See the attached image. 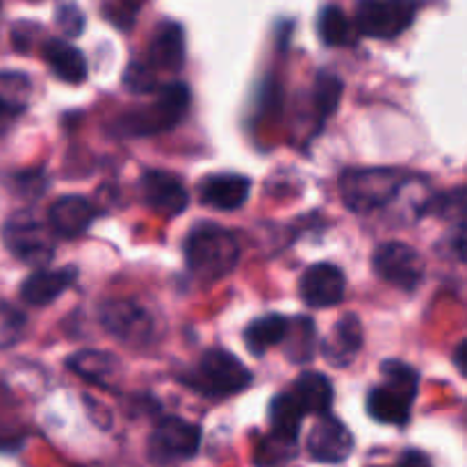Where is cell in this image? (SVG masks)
I'll use <instances>...</instances> for the list:
<instances>
[{
  "label": "cell",
  "instance_id": "1",
  "mask_svg": "<svg viewBox=\"0 0 467 467\" xmlns=\"http://www.w3.org/2000/svg\"><path fill=\"white\" fill-rule=\"evenodd\" d=\"M185 263L192 276L201 281H217L235 269L240 260V244L233 231L214 223H201L187 235Z\"/></svg>",
  "mask_w": 467,
  "mask_h": 467
},
{
  "label": "cell",
  "instance_id": "2",
  "mask_svg": "<svg viewBox=\"0 0 467 467\" xmlns=\"http://www.w3.org/2000/svg\"><path fill=\"white\" fill-rule=\"evenodd\" d=\"M381 372L386 383L369 390L368 413L381 424L404 427L410 420V409L418 395V372L401 360H386Z\"/></svg>",
  "mask_w": 467,
  "mask_h": 467
},
{
  "label": "cell",
  "instance_id": "3",
  "mask_svg": "<svg viewBox=\"0 0 467 467\" xmlns=\"http://www.w3.org/2000/svg\"><path fill=\"white\" fill-rule=\"evenodd\" d=\"M404 176L395 169H347L340 176V194L349 210L358 214L386 208L404 185Z\"/></svg>",
  "mask_w": 467,
  "mask_h": 467
},
{
  "label": "cell",
  "instance_id": "4",
  "mask_svg": "<svg viewBox=\"0 0 467 467\" xmlns=\"http://www.w3.org/2000/svg\"><path fill=\"white\" fill-rule=\"evenodd\" d=\"M190 105V91L182 82H171V85L162 87L158 94V100L150 103L149 108L132 109V112L123 114L119 126L128 135H155V132H164L169 128L178 126L187 112Z\"/></svg>",
  "mask_w": 467,
  "mask_h": 467
},
{
  "label": "cell",
  "instance_id": "5",
  "mask_svg": "<svg viewBox=\"0 0 467 467\" xmlns=\"http://www.w3.org/2000/svg\"><path fill=\"white\" fill-rule=\"evenodd\" d=\"M3 242L9 254L35 269L46 267L55 255L48 226L30 213H16L3 223Z\"/></svg>",
  "mask_w": 467,
  "mask_h": 467
},
{
  "label": "cell",
  "instance_id": "6",
  "mask_svg": "<svg viewBox=\"0 0 467 467\" xmlns=\"http://www.w3.org/2000/svg\"><path fill=\"white\" fill-rule=\"evenodd\" d=\"M251 381H254V374L249 368H244L237 356L223 349H208L201 358L192 386L199 388L205 395L222 397L246 390Z\"/></svg>",
  "mask_w": 467,
  "mask_h": 467
},
{
  "label": "cell",
  "instance_id": "7",
  "mask_svg": "<svg viewBox=\"0 0 467 467\" xmlns=\"http://www.w3.org/2000/svg\"><path fill=\"white\" fill-rule=\"evenodd\" d=\"M415 0H360L356 5V27L372 39H395L415 21Z\"/></svg>",
  "mask_w": 467,
  "mask_h": 467
},
{
  "label": "cell",
  "instance_id": "8",
  "mask_svg": "<svg viewBox=\"0 0 467 467\" xmlns=\"http://www.w3.org/2000/svg\"><path fill=\"white\" fill-rule=\"evenodd\" d=\"M374 272L390 285L413 292L424 281V258L404 242H386L374 251Z\"/></svg>",
  "mask_w": 467,
  "mask_h": 467
},
{
  "label": "cell",
  "instance_id": "9",
  "mask_svg": "<svg viewBox=\"0 0 467 467\" xmlns=\"http://www.w3.org/2000/svg\"><path fill=\"white\" fill-rule=\"evenodd\" d=\"M201 447V427L182 418H164L150 436V454L158 461H185Z\"/></svg>",
  "mask_w": 467,
  "mask_h": 467
},
{
  "label": "cell",
  "instance_id": "10",
  "mask_svg": "<svg viewBox=\"0 0 467 467\" xmlns=\"http://www.w3.org/2000/svg\"><path fill=\"white\" fill-rule=\"evenodd\" d=\"M100 324L126 345H144L155 331L149 310L132 301H108L100 308Z\"/></svg>",
  "mask_w": 467,
  "mask_h": 467
},
{
  "label": "cell",
  "instance_id": "11",
  "mask_svg": "<svg viewBox=\"0 0 467 467\" xmlns=\"http://www.w3.org/2000/svg\"><path fill=\"white\" fill-rule=\"evenodd\" d=\"M306 447L317 463L337 465L349 459L351 451H354V436L345 422L327 413L310 429Z\"/></svg>",
  "mask_w": 467,
  "mask_h": 467
},
{
  "label": "cell",
  "instance_id": "12",
  "mask_svg": "<svg viewBox=\"0 0 467 467\" xmlns=\"http://www.w3.org/2000/svg\"><path fill=\"white\" fill-rule=\"evenodd\" d=\"M347 278L340 267L317 263L301 276V296L310 308H331L345 299Z\"/></svg>",
  "mask_w": 467,
  "mask_h": 467
},
{
  "label": "cell",
  "instance_id": "13",
  "mask_svg": "<svg viewBox=\"0 0 467 467\" xmlns=\"http://www.w3.org/2000/svg\"><path fill=\"white\" fill-rule=\"evenodd\" d=\"M141 192L146 203L164 217L181 214L190 203V194L181 178L169 171H146L141 178Z\"/></svg>",
  "mask_w": 467,
  "mask_h": 467
},
{
  "label": "cell",
  "instance_id": "14",
  "mask_svg": "<svg viewBox=\"0 0 467 467\" xmlns=\"http://www.w3.org/2000/svg\"><path fill=\"white\" fill-rule=\"evenodd\" d=\"M78 281V269L76 267H62V269H36L30 276L23 281L21 285V299L27 306H48L57 299L59 295L68 290L73 283Z\"/></svg>",
  "mask_w": 467,
  "mask_h": 467
},
{
  "label": "cell",
  "instance_id": "15",
  "mask_svg": "<svg viewBox=\"0 0 467 467\" xmlns=\"http://www.w3.org/2000/svg\"><path fill=\"white\" fill-rule=\"evenodd\" d=\"M363 347V324L354 313L336 322L333 331L322 342V354L333 368H347Z\"/></svg>",
  "mask_w": 467,
  "mask_h": 467
},
{
  "label": "cell",
  "instance_id": "16",
  "mask_svg": "<svg viewBox=\"0 0 467 467\" xmlns=\"http://www.w3.org/2000/svg\"><path fill=\"white\" fill-rule=\"evenodd\" d=\"M251 181L242 173H213L201 182V201L214 210H237L246 203Z\"/></svg>",
  "mask_w": 467,
  "mask_h": 467
},
{
  "label": "cell",
  "instance_id": "17",
  "mask_svg": "<svg viewBox=\"0 0 467 467\" xmlns=\"http://www.w3.org/2000/svg\"><path fill=\"white\" fill-rule=\"evenodd\" d=\"M96 210L85 196H62L48 210V223L55 233L64 237H78L91 226Z\"/></svg>",
  "mask_w": 467,
  "mask_h": 467
},
{
  "label": "cell",
  "instance_id": "18",
  "mask_svg": "<svg viewBox=\"0 0 467 467\" xmlns=\"http://www.w3.org/2000/svg\"><path fill=\"white\" fill-rule=\"evenodd\" d=\"M149 59L155 68L178 71L185 62V35L178 23L167 21L155 30L149 46Z\"/></svg>",
  "mask_w": 467,
  "mask_h": 467
},
{
  "label": "cell",
  "instance_id": "19",
  "mask_svg": "<svg viewBox=\"0 0 467 467\" xmlns=\"http://www.w3.org/2000/svg\"><path fill=\"white\" fill-rule=\"evenodd\" d=\"M30 100V80L23 73L0 71V135L26 112Z\"/></svg>",
  "mask_w": 467,
  "mask_h": 467
},
{
  "label": "cell",
  "instance_id": "20",
  "mask_svg": "<svg viewBox=\"0 0 467 467\" xmlns=\"http://www.w3.org/2000/svg\"><path fill=\"white\" fill-rule=\"evenodd\" d=\"M44 57L50 64L55 76L68 85H80L87 78V62L85 55L76 46L67 44L62 39H50L44 46Z\"/></svg>",
  "mask_w": 467,
  "mask_h": 467
},
{
  "label": "cell",
  "instance_id": "21",
  "mask_svg": "<svg viewBox=\"0 0 467 467\" xmlns=\"http://www.w3.org/2000/svg\"><path fill=\"white\" fill-rule=\"evenodd\" d=\"M292 395L299 401L304 413L327 415L333 406V386L324 374L319 372H304L295 381Z\"/></svg>",
  "mask_w": 467,
  "mask_h": 467
},
{
  "label": "cell",
  "instance_id": "22",
  "mask_svg": "<svg viewBox=\"0 0 467 467\" xmlns=\"http://www.w3.org/2000/svg\"><path fill=\"white\" fill-rule=\"evenodd\" d=\"M290 331V319L285 315L269 313L254 319L244 331V345L254 356H263L272 347L281 345Z\"/></svg>",
  "mask_w": 467,
  "mask_h": 467
},
{
  "label": "cell",
  "instance_id": "23",
  "mask_svg": "<svg viewBox=\"0 0 467 467\" xmlns=\"http://www.w3.org/2000/svg\"><path fill=\"white\" fill-rule=\"evenodd\" d=\"M304 409L299 401L295 400L292 392H281L269 404V424H272V436L281 438V441L296 442L301 431V422H304Z\"/></svg>",
  "mask_w": 467,
  "mask_h": 467
},
{
  "label": "cell",
  "instance_id": "24",
  "mask_svg": "<svg viewBox=\"0 0 467 467\" xmlns=\"http://www.w3.org/2000/svg\"><path fill=\"white\" fill-rule=\"evenodd\" d=\"M67 365L71 372L78 374V377L87 379V381L91 383H99V386H105V383L121 369L117 356L99 349L78 351V354H73L71 358L67 360Z\"/></svg>",
  "mask_w": 467,
  "mask_h": 467
},
{
  "label": "cell",
  "instance_id": "25",
  "mask_svg": "<svg viewBox=\"0 0 467 467\" xmlns=\"http://www.w3.org/2000/svg\"><path fill=\"white\" fill-rule=\"evenodd\" d=\"M319 36L327 46H351L356 41L354 26L336 5H328L319 14Z\"/></svg>",
  "mask_w": 467,
  "mask_h": 467
},
{
  "label": "cell",
  "instance_id": "26",
  "mask_svg": "<svg viewBox=\"0 0 467 467\" xmlns=\"http://www.w3.org/2000/svg\"><path fill=\"white\" fill-rule=\"evenodd\" d=\"M342 99V80L331 71L317 73L315 80V108H317L319 117H331L337 109Z\"/></svg>",
  "mask_w": 467,
  "mask_h": 467
},
{
  "label": "cell",
  "instance_id": "27",
  "mask_svg": "<svg viewBox=\"0 0 467 467\" xmlns=\"http://www.w3.org/2000/svg\"><path fill=\"white\" fill-rule=\"evenodd\" d=\"M27 328V319L14 306L0 304V349L16 345Z\"/></svg>",
  "mask_w": 467,
  "mask_h": 467
},
{
  "label": "cell",
  "instance_id": "28",
  "mask_svg": "<svg viewBox=\"0 0 467 467\" xmlns=\"http://www.w3.org/2000/svg\"><path fill=\"white\" fill-rule=\"evenodd\" d=\"M296 442H287L281 441V438L272 436L269 441H265L258 450V463L260 465H274V463H281V461L290 459L292 450H295Z\"/></svg>",
  "mask_w": 467,
  "mask_h": 467
},
{
  "label": "cell",
  "instance_id": "29",
  "mask_svg": "<svg viewBox=\"0 0 467 467\" xmlns=\"http://www.w3.org/2000/svg\"><path fill=\"white\" fill-rule=\"evenodd\" d=\"M14 185L26 199H39L41 192L46 190V176L41 169H27L14 176Z\"/></svg>",
  "mask_w": 467,
  "mask_h": 467
},
{
  "label": "cell",
  "instance_id": "30",
  "mask_svg": "<svg viewBox=\"0 0 467 467\" xmlns=\"http://www.w3.org/2000/svg\"><path fill=\"white\" fill-rule=\"evenodd\" d=\"M126 87L130 91H153L158 85H155V76L149 67L130 64L126 71Z\"/></svg>",
  "mask_w": 467,
  "mask_h": 467
},
{
  "label": "cell",
  "instance_id": "31",
  "mask_svg": "<svg viewBox=\"0 0 467 467\" xmlns=\"http://www.w3.org/2000/svg\"><path fill=\"white\" fill-rule=\"evenodd\" d=\"M57 26L62 27V32H67V35L78 36L82 32V27H85V16H82V12L73 3L62 5V7L57 9Z\"/></svg>",
  "mask_w": 467,
  "mask_h": 467
},
{
  "label": "cell",
  "instance_id": "32",
  "mask_svg": "<svg viewBox=\"0 0 467 467\" xmlns=\"http://www.w3.org/2000/svg\"><path fill=\"white\" fill-rule=\"evenodd\" d=\"M397 467H431V461H429L422 451L406 450L404 454H401L400 465Z\"/></svg>",
  "mask_w": 467,
  "mask_h": 467
},
{
  "label": "cell",
  "instance_id": "33",
  "mask_svg": "<svg viewBox=\"0 0 467 467\" xmlns=\"http://www.w3.org/2000/svg\"><path fill=\"white\" fill-rule=\"evenodd\" d=\"M465 351H467V342L463 340L454 351V363H456V368H459L461 374H465Z\"/></svg>",
  "mask_w": 467,
  "mask_h": 467
}]
</instances>
